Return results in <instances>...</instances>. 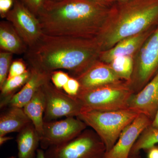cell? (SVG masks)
<instances>
[{"instance_id": "obj_1", "label": "cell", "mask_w": 158, "mask_h": 158, "mask_svg": "<svg viewBox=\"0 0 158 158\" xmlns=\"http://www.w3.org/2000/svg\"><path fill=\"white\" fill-rule=\"evenodd\" d=\"M101 52L94 38L43 34L33 46L28 49L25 57L32 68L48 74L64 69L76 78L98 60Z\"/></svg>"}, {"instance_id": "obj_2", "label": "cell", "mask_w": 158, "mask_h": 158, "mask_svg": "<svg viewBox=\"0 0 158 158\" xmlns=\"http://www.w3.org/2000/svg\"><path fill=\"white\" fill-rule=\"evenodd\" d=\"M110 8L88 0H64L47 3L37 17L44 34L92 39L103 27Z\"/></svg>"}, {"instance_id": "obj_3", "label": "cell", "mask_w": 158, "mask_h": 158, "mask_svg": "<svg viewBox=\"0 0 158 158\" xmlns=\"http://www.w3.org/2000/svg\"><path fill=\"white\" fill-rule=\"evenodd\" d=\"M158 25V0L115 2L110 6L103 27L94 38L102 52Z\"/></svg>"}, {"instance_id": "obj_4", "label": "cell", "mask_w": 158, "mask_h": 158, "mask_svg": "<svg viewBox=\"0 0 158 158\" xmlns=\"http://www.w3.org/2000/svg\"><path fill=\"white\" fill-rule=\"evenodd\" d=\"M140 114L129 108L113 111L83 110L77 117L98 134L107 152L116 144L123 130Z\"/></svg>"}, {"instance_id": "obj_5", "label": "cell", "mask_w": 158, "mask_h": 158, "mask_svg": "<svg viewBox=\"0 0 158 158\" xmlns=\"http://www.w3.org/2000/svg\"><path fill=\"white\" fill-rule=\"evenodd\" d=\"M134 92L126 82L109 84L79 91L75 97L83 110L113 111L128 109Z\"/></svg>"}, {"instance_id": "obj_6", "label": "cell", "mask_w": 158, "mask_h": 158, "mask_svg": "<svg viewBox=\"0 0 158 158\" xmlns=\"http://www.w3.org/2000/svg\"><path fill=\"white\" fill-rule=\"evenodd\" d=\"M106 146L93 129H85L64 144L46 150L47 158H104Z\"/></svg>"}, {"instance_id": "obj_7", "label": "cell", "mask_w": 158, "mask_h": 158, "mask_svg": "<svg viewBox=\"0 0 158 158\" xmlns=\"http://www.w3.org/2000/svg\"><path fill=\"white\" fill-rule=\"evenodd\" d=\"M135 65L128 86L135 94L140 91L158 71V25L134 56Z\"/></svg>"}, {"instance_id": "obj_8", "label": "cell", "mask_w": 158, "mask_h": 158, "mask_svg": "<svg viewBox=\"0 0 158 158\" xmlns=\"http://www.w3.org/2000/svg\"><path fill=\"white\" fill-rule=\"evenodd\" d=\"M51 81L43 85L45 99L44 122L62 117H77L83 108L75 97L70 96L55 87Z\"/></svg>"}, {"instance_id": "obj_9", "label": "cell", "mask_w": 158, "mask_h": 158, "mask_svg": "<svg viewBox=\"0 0 158 158\" xmlns=\"http://www.w3.org/2000/svg\"><path fill=\"white\" fill-rule=\"evenodd\" d=\"M87 127L85 122L76 117L44 122L40 145L41 149L46 150L64 144L78 136Z\"/></svg>"}, {"instance_id": "obj_10", "label": "cell", "mask_w": 158, "mask_h": 158, "mask_svg": "<svg viewBox=\"0 0 158 158\" xmlns=\"http://www.w3.org/2000/svg\"><path fill=\"white\" fill-rule=\"evenodd\" d=\"M6 19L12 24L28 48L33 46L43 34L38 18L19 0H15Z\"/></svg>"}, {"instance_id": "obj_11", "label": "cell", "mask_w": 158, "mask_h": 158, "mask_svg": "<svg viewBox=\"0 0 158 158\" xmlns=\"http://www.w3.org/2000/svg\"><path fill=\"white\" fill-rule=\"evenodd\" d=\"M152 122L148 116L141 113L123 130L116 144L106 153L104 158H129L136 141Z\"/></svg>"}, {"instance_id": "obj_12", "label": "cell", "mask_w": 158, "mask_h": 158, "mask_svg": "<svg viewBox=\"0 0 158 158\" xmlns=\"http://www.w3.org/2000/svg\"><path fill=\"white\" fill-rule=\"evenodd\" d=\"M128 108L138 111L153 120L158 110V71L140 91L133 94Z\"/></svg>"}, {"instance_id": "obj_13", "label": "cell", "mask_w": 158, "mask_h": 158, "mask_svg": "<svg viewBox=\"0 0 158 158\" xmlns=\"http://www.w3.org/2000/svg\"><path fill=\"white\" fill-rule=\"evenodd\" d=\"M76 78L81 85L80 91L124 82L116 75L110 65L99 60Z\"/></svg>"}, {"instance_id": "obj_14", "label": "cell", "mask_w": 158, "mask_h": 158, "mask_svg": "<svg viewBox=\"0 0 158 158\" xmlns=\"http://www.w3.org/2000/svg\"><path fill=\"white\" fill-rule=\"evenodd\" d=\"M156 27L125 38L116 44L110 49L102 51L100 54L98 60L109 64L117 57L135 56Z\"/></svg>"}, {"instance_id": "obj_15", "label": "cell", "mask_w": 158, "mask_h": 158, "mask_svg": "<svg viewBox=\"0 0 158 158\" xmlns=\"http://www.w3.org/2000/svg\"><path fill=\"white\" fill-rule=\"evenodd\" d=\"M31 76L25 85L11 98L9 107L23 108L34 97L40 88L48 81H51V74L43 72L30 67Z\"/></svg>"}, {"instance_id": "obj_16", "label": "cell", "mask_w": 158, "mask_h": 158, "mask_svg": "<svg viewBox=\"0 0 158 158\" xmlns=\"http://www.w3.org/2000/svg\"><path fill=\"white\" fill-rule=\"evenodd\" d=\"M0 116V136L12 132H19L31 123L23 108L9 107Z\"/></svg>"}, {"instance_id": "obj_17", "label": "cell", "mask_w": 158, "mask_h": 158, "mask_svg": "<svg viewBox=\"0 0 158 158\" xmlns=\"http://www.w3.org/2000/svg\"><path fill=\"white\" fill-rule=\"evenodd\" d=\"M0 48L1 51L17 55L26 53L28 49L14 27L7 20L0 23Z\"/></svg>"}, {"instance_id": "obj_18", "label": "cell", "mask_w": 158, "mask_h": 158, "mask_svg": "<svg viewBox=\"0 0 158 158\" xmlns=\"http://www.w3.org/2000/svg\"><path fill=\"white\" fill-rule=\"evenodd\" d=\"M40 136L32 123L19 132L16 137L17 158H36Z\"/></svg>"}, {"instance_id": "obj_19", "label": "cell", "mask_w": 158, "mask_h": 158, "mask_svg": "<svg viewBox=\"0 0 158 158\" xmlns=\"http://www.w3.org/2000/svg\"><path fill=\"white\" fill-rule=\"evenodd\" d=\"M42 86L23 108L40 137L44 123V115L45 109V96Z\"/></svg>"}, {"instance_id": "obj_20", "label": "cell", "mask_w": 158, "mask_h": 158, "mask_svg": "<svg viewBox=\"0 0 158 158\" xmlns=\"http://www.w3.org/2000/svg\"><path fill=\"white\" fill-rule=\"evenodd\" d=\"M31 74V69L29 67L27 71L21 75L7 79L2 88H0L1 109L8 106L12 97L28 81Z\"/></svg>"}, {"instance_id": "obj_21", "label": "cell", "mask_w": 158, "mask_h": 158, "mask_svg": "<svg viewBox=\"0 0 158 158\" xmlns=\"http://www.w3.org/2000/svg\"><path fill=\"white\" fill-rule=\"evenodd\" d=\"M108 64L122 81L129 84L134 71V56L117 57Z\"/></svg>"}, {"instance_id": "obj_22", "label": "cell", "mask_w": 158, "mask_h": 158, "mask_svg": "<svg viewBox=\"0 0 158 158\" xmlns=\"http://www.w3.org/2000/svg\"><path fill=\"white\" fill-rule=\"evenodd\" d=\"M158 143V129L150 126L142 132L131 150L130 155L140 154L141 151H146Z\"/></svg>"}, {"instance_id": "obj_23", "label": "cell", "mask_w": 158, "mask_h": 158, "mask_svg": "<svg viewBox=\"0 0 158 158\" xmlns=\"http://www.w3.org/2000/svg\"><path fill=\"white\" fill-rule=\"evenodd\" d=\"M13 54L1 51L0 52V88L6 81L12 62Z\"/></svg>"}, {"instance_id": "obj_24", "label": "cell", "mask_w": 158, "mask_h": 158, "mask_svg": "<svg viewBox=\"0 0 158 158\" xmlns=\"http://www.w3.org/2000/svg\"><path fill=\"white\" fill-rule=\"evenodd\" d=\"M69 73L61 70L54 71L51 73V81L58 89L62 90L70 78Z\"/></svg>"}, {"instance_id": "obj_25", "label": "cell", "mask_w": 158, "mask_h": 158, "mask_svg": "<svg viewBox=\"0 0 158 158\" xmlns=\"http://www.w3.org/2000/svg\"><path fill=\"white\" fill-rule=\"evenodd\" d=\"M25 62L22 59L14 60L11 63L7 79L21 75L27 71Z\"/></svg>"}, {"instance_id": "obj_26", "label": "cell", "mask_w": 158, "mask_h": 158, "mask_svg": "<svg viewBox=\"0 0 158 158\" xmlns=\"http://www.w3.org/2000/svg\"><path fill=\"white\" fill-rule=\"evenodd\" d=\"M24 5L36 15L38 16L44 8L47 0H19Z\"/></svg>"}, {"instance_id": "obj_27", "label": "cell", "mask_w": 158, "mask_h": 158, "mask_svg": "<svg viewBox=\"0 0 158 158\" xmlns=\"http://www.w3.org/2000/svg\"><path fill=\"white\" fill-rule=\"evenodd\" d=\"M80 89L81 85L78 81L76 78L71 76L62 88L65 93L73 97H76L78 94Z\"/></svg>"}, {"instance_id": "obj_28", "label": "cell", "mask_w": 158, "mask_h": 158, "mask_svg": "<svg viewBox=\"0 0 158 158\" xmlns=\"http://www.w3.org/2000/svg\"><path fill=\"white\" fill-rule=\"evenodd\" d=\"M15 0H0V16L6 19V15L14 6Z\"/></svg>"}, {"instance_id": "obj_29", "label": "cell", "mask_w": 158, "mask_h": 158, "mask_svg": "<svg viewBox=\"0 0 158 158\" xmlns=\"http://www.w3.org/2000/svg\"><path fill=\"white\" fill-rule=\"evenodd\" d=\"M148 158H158V147L155 146L147 150Z\"/></svg>"}, {"instance_id": "obj_30", "label": "cell", "mask_w": 158, "mask_h": 158, "mask_svg": "<svg viewBox=\"0 0 158 158\" xmlns=\"http://www.w3.org/2000/svg\"><path fill=\"white\" fill-rule=\"evenodd\" d=\"M88 1L107 6H111L113 4L112 0H88Z\"/></svg>"}, {"instance_id": "obj_31", "label": "cell", "mask_w": 158, "mask_h": 158, "mask_svg": "<svg viewBox=\"0 0 158 158\" xmlns=\"http://www.w3.org/2000/svg\"><path fill=\"white\" fill-rule=\"evenodd\" d=\"M13 138L10 136H0V146H2L7 141L12 140Z\"/></svg>"}, {"instance_id": "obj_32", "label": "cell", "mask_w": 158, "mask_h": 158, "mask_svg": "<svg viewBox=\"0 0 158 158\" xmlns=\"http://www.w3.org/2000/svg\"><path fill=\"white\" fill-rule=\"evenodd\" d=\"M151 126L154 128L158 129V110L153 120H152V123Z\"/></svg>"}, {"instance_id": "obj_33", "label": "cell", "mask_w": 158, "mask_h": 158, "mask_svg": "<svg viewBox=\"0 0 158 158\" xmlns=\"http://www.w3.org/2000/svg\"><path fill=\"white\" fill-rule=\"evenodd\" d=\"M36 158H47L45 155V152L42 149H38L37 150Z\"/></svg>"}, {"instance_id": "obj_34", "label": "cell", "mask_w": 158, "mask_h": 158, "mask_svg": "<svg viewBox=\"0 0 158 158\" xmlns=\"http://www.w3.org/2000/svg\"><path fill=\"white\" fill-rule=\"evenodd\" d=\"M129 158H142L140 154H138L133 155H130Z\"/></svg>"}, {"instance_id": "obj_35", "label": "cell", "mask_w": 158, "mask_h": 158, "mask_svg": "<svg viewBox=\"0 0 158 158\" xmlns=\"http://www.w3.org/2000/svg\"><path fill=\"white\" fill-rule=\"evenodd\" d=\"M64 0H47V3H56L62 2Z\"/></svg>"}, {"instance_id": "obj_36", "label": "cell", "mask_w": 158, "mask_h": 158, "mask_svg": "<svg viewBox=\"0 0 158 158\" xmlns=\"http://www.w3.org/2000/svg\"><path fill=\"white\" fill-rule=\"evenodd\" d=\"M127 1V0H112L113 3L115 2H121V1Z\"/></svg>"}, {"instance_id": "obj_37", "label": "cell", "mask_w": 158, "mask_h": 158, "mask_svg": "<svg viewBox=\"0 0 158 158\" xmlns=\"http://www.w3.org/2000/svg\"><path fill=\"white\" fill-rule=\"evenodd\" d=\"M6 158H16V157L14 156H11L9 157Z\"/></svg>"}]
</instances>
